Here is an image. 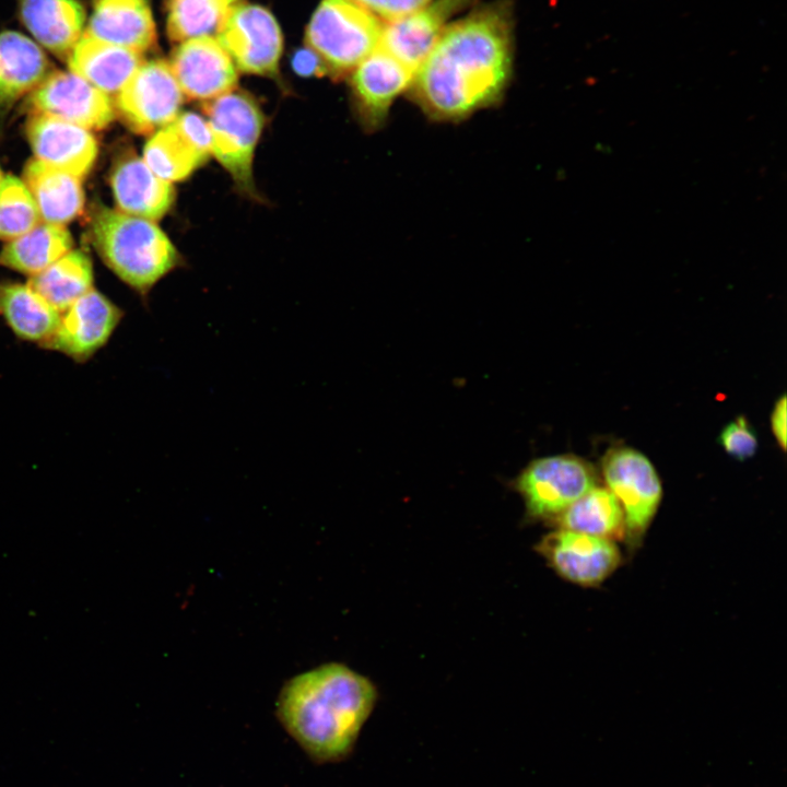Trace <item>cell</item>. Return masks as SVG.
<instances>
[{
  "label": "cell",
  "instance_id": "cell-1",
  "mask_svg": "<svg viewBox=\"0 0 787 787\" xmlns=\"http://www.w3.org/2000/svg\"><path fill=\"white\" fill-rule=\"evenodd\" d=\"M513 62V7L497 0L446 26L408 92L428 119L458 122L503 98Z\"/></svg>",
  "mask_w": 787,
  "mask_h": 787
},
{
  "label": "cell",
  "instance_id": "cell-2",
  "mask_svg": "<svg viewBox=\"0 0 787 787\" xmlns=\"http://www.w3.org/2000/svg\"><path fill=\"white\" fill-rule=\"evenodd\" d=\"M377 701L375 685L342 663L289 680L277 701L286 732L315 763L340 762L353 751Z\"/></svg>",
  "mask_w": 787,
  "mask_h": 787
},
{
  "label": "cell",
  "instance_id": "cell-3",
  "mask_svg": "<svg viewBox=\"0 0 787 787\" xmlns=\"http://www.w3.org/2000/svg\"><path fill=\"white\" fill-rule=\"evenodd\" d=\"M95 249L108 268L142 296L180 263V256L155 221L97 208L91 220Z\"/></svg>",
  "mask_w": 787,
  "mask_h": 787
},
{
  "label": "cell",
  "instance_id": "cell-4",
  "mask_svg": "<svg viewBox=\"0 0 787 787\" xmlns=\"http://www.w3.org/2000/svg\"><path fill=\"white\" fill-rule=\"evenodd\" d=\"M384 23L354 0H322L306 30V43L328 73H351L380 44Z\"/></svg>",
  "mask_w": 787,
  "mask_h": 787
},
{
  "label": "cell",
  "instance_id": "cell-5",
  "mask_svg": "<svg viewBox=\"0 0 787 787\" xmlns=\"http://www.w3.org/2000/svg\"><path fill=\"white\" fill-rule=\"evenodd\" d=\"M207 103L211 155L239 190L255 195L254 156L265 124L259 105L248 94L236 91Z\"/></svg>",
  "mask_w": 787,
  "mask_h": 787
},
{
  "label": "cell",
  "instance_id": "cell-6",
  "mask_svg": "<svg viewBox=\"0 0 787 787\" xmlns=\"http://www.w3.org/2000/svg\"><path fill=\"white\" fill-rule=\"evenodd\" d=\"M595 485L592 466L568 454L531 460L514 480L526 514L533 519L557 517Z\"/></svg>",
  "mask_w": 787,
  "mask_h": 787
},
{
  "label": "cell",
  "instance_id": "cell-7",
  "mask_svg": "<svg viewBox=\"0 0 787 787\" xmlns=\"http://www.w3.org/2000/svg\"><path fill=\"white\" fill-rule=\"evenodd\" d=\"M601 466L607 488L623 509L625 537L632 544H637L661 502L660 478L644 454L625 446L610 448Z\"/></svg>",
  "mask_w": 787,
  "mask_h": 787
},
{
  "label": "cell",
  "instance_id": "cell-8",
  "mask_svg": "<svg viewBox=\"0 0 787 787\" xmlns=\"http://www.w3.org/2000/svg\"><path fill=\"white\" fill-rule=\"evenodd\" d=\"M184 94L169 63L143 61L116 95V109L134 132L153 133L180 113Z\"/></svg>",
  "mask_w": 787,
  "mask_h": 787
},
{
  "label": "cell",
  "instance_id": "cell-9",
  "mask_svg": "<svg viewBox=\"0 0 787 787\" xmlns=\"http://www.w3.org/2000/svg\"><path fill=\"white\" fill-rule=\"evenodd\" d=\"M236 69L277 78L283 40L274 16L263 7L237 3L216 37Z\"/></svg>",
  "mask_w": 787,
  "mask_h": 787
},
{
  "label": "cell",
  "instance_id": "cell-10",
  "mask_svg": "<svg viewBox=\"0 0 787 787\" xmlns=\"http://www.w3.org/2000/svg\"><path fill=\"white\" fill-rule=\"evenodd\" d=\"M210 155L207 120L186 111L151 134L142 158L154 174L174 184L190 176Z\"/></svg>",
  "mask_w": 787,
  "mask_h": 787
},
{
  "label": "cell",
  "instance_id": "cell-11",
  "mask_svg": "<svg viewBox=\"0 0 787 787\" xmlns=\"http://www.w3.org/2000/svg\"><path fill=\"white\" fill-rule=\"evenodd\" d=\"M28 107L87 130L103 129L115 117L109 96L71 71L50 72L31 92Z\"/></svg>",
  "mask_w": 787,
  "mask_h": 787
},
{
  "label": "cell",
  "instance_id": "cell-12",
  "mask_svg": "<svg viewBox=\"0 0 787 787\" xmlns=\"http://www.w3.org/2000/svg\"><path fill=\"white\" fill-rule=\"evenodd\" d=\"M122 317L116 304L91 289L61 313L56 331L42 346L87 361L109 341Z\"/></svg>",
  "mask_w": 787,
  "mask_h": 787
},
{
  "label": "cell",
  "instance_id": "cell-13",
  "mask_svg": "<svg viewBox=\"0 0 787 787\" xmlns=\"http://www.w3.org/2000/svg\"><path fill=\"white\" fill-rule=\"evenodd\" d=\"M537 550L557 575L584 587L601 584L622 560L613 540L560 528L544 536Z\"/></svg>",
  "mask_w": 787,
  "mask_h": 787
},
{
  "label": "cell",
  "instance_id": "cell-14",
  "mask_svg": "<svg viewBox=\"0 0 787 787\" xmlns=\"http://www.w3.org/2000/svg\"><path fill=\"white\" fill-rule=\"evenodd\" d=\"M414 72L380 45L351 72V92L362 126L378 130L402 92L408 91Z\"/></svg>",
  "mask_w": 787,
  "mask_h": 787
},
{
  "label": "cell",
  "instance_id": "cell-15",
  "mask_svg": "<svg viewBox=\"0 0 787 787\" xmlns=\"http://www.w3.org/2000/svg\"><path fill=\"white\" fill-rule=\"evenodd\" d=\"M169 67L184 96L212 101L234 91L237 69L214 37H196L178 43Z\"/></svg>",
  "mask_w": 787,
  "mask_h": 787
},
{
  "label": "cell",
  "instance_id": "cell-16",
  "mask_svg": "<svg viewBox=\"0 0 787 787\" xmlns=\"http://www.w3.org/2000/svg\"><path fill=\"white\" fill-rule=\"evenodd\" d=\"M31 114L26 136L36 160L80 179L87 175L97 156L90 130L50 115Z\"/></svg>",
  "mask_w": 787,
  "mask_h": 787
},
{
  "label": "cell",
  "instance_id": "cell-17",
  "mask_svg": "<svg viewBox=\"0 0 787 787\" xmlns=\"http://www.w3.org/2000/svg\"><path fill=\"white\" fill-rule=\"evenodd\" d=\"M473 0H430L421 9L387 22L380 46L415 72L450 19Z\"/></svg>",
  "mask_w": 787,
  "mask_h": 787
},
{
  "label": "cell",
  "instance_id": "cell-18",
  "mask_svg": "<svg viewBox=\"0 0 787 787\" xmlns=\"http://www.w3.org/2000/svg\"><path fill=\"white\" fill-rule=\"evenodd\" d=\"M110 186L117 210L151 221L163 218L176 197L173 183L158 177L142 157L133 153L116 162Z\"/></svg>",
  "mask_w": 787,
  "mask_h": 787
},
{
  "label": "cell",
  "instance_id": "cell-19",
  "mask_svg": "<svg viewBox=\"0 0 787 787\" xmlns=\"http://www.w3.org/2000/svg\"><path fill=\"white\" fill-rule=\"evenodd\" d=\"M95 1L84 33L139 54L155 45V24L145 0Z\"/></svg>",
  "mask_w": 787,
  "mask_h": 787
},
{
  "label": "cell",
  "instance_id": "cell-20",
  "mask_svg": "<svg viewBox=\"0 0 787 787\" xmlns=\"http://www.w3.org/2000/svg\"><path fill=\"white\" fill-rule=\"evenodd\" d=\"M72 73L108 96L117 95L143 62L142 54L115 46L83 33L68 58Z\"/></svg>",
  "mask_w": 787,
  "mask_h": 787
},
{
  "label": "cell",
  "instance_id": "cell-21",
  "mask_svg": "<svg viewBox=\"0 0 787 787\" xmlns=\"http://www.w3.org/2000/svg\"><path fill=\"white\" fill-rule=\"evenodd\" d=\"M22 23L34 38L58 58L67 60L80 39L85 10L78 0H17Z\"/></svg>",
  "mask_w": 787,
  "mask_h": 787
},
{
  "label": "cell",
  "instance_id": "cell-22",
  "mask_svg": "<svg viewBox=\"0 0 787 787\" xmlns=\"http://www.w3.org/2000/svg\"><path fill=\"white\" fill-rule=\"evenodd\" d=\"M23 183L42 222L64 226L83 211L85 198L81 180L69 173L34 158L24 168Z\"/></svg>",
  "mask_w": 787,
  "mask_h": 787
},
{
  "label": "cell",
  "instance_id": "cell-23",
  "mask_svg": "<svg viewBox=\"0 0 787 787\" xmlns=\"http://www.w3.org/2000/svg\"><path fill=\"white\" fill-rule=\"evenodd\" d=\"M49 69L47 56L31 38L15 31L0 33V103L32 92Z\"/></svg>",
  "mask_w": 787,
  "mask_h": 787
},
{
  "label": "cell",
  "instance_id": "cell-24",
  "mask_svg": "<svg viewBox=\"0 0 787 787\" xmlns=\"http://www.w3.org/2000/svg\"><path fill=\"white\" fill-rule=\"evenodd\" d=\"M0 312L12 332L40 346L56 331L61 313L27 284H8L0 289Z\"/></svg>",
  "mask_w": 787,
  "mask_h": 787
},
{
  "label": "cell",
  "instance_id": "cell-25",
  "mask_svg": "<svg viewBox=\"0 0 787 787\" xmlns=\"http://www.w3.org/2000/svg\"><path fill=\"white\" fill-rule=\"evenodd\" d=\"M554 520L560 529L613 541L625 537L623 509L608 488L595 485Z\"/></svg>",
  "mask_w": 787,
  "mask_h": 787
},
{
  "label": "cell",
  "instance_id": "cell-26",
  "mask_svg": "<svg viewBox=\"0 0 787 787\" xmlns=\"http://www.w3.org/2000/svg\"><path fill=\"white\" fill-rule=\"evenodd\" d=\"M72 245V236L64 226L40 222L9 240L0 252V265L34 275L71 250Z\"/></svg>",
  "mask_w": 787,
  "mask_h": 787
},
{
  "label": "cell",
  "instance_id": "cell-27",
  "mask_svg": "<svg viewBox=\"0 0 787 787\" xmlns=\"http://www.w3.org/2000/svg\"><path fill=\"white\" fill-rule=\"evenodd\" d=\"M60 313L93 289L92 260L82 250H69L27 282Z\"/></svg>",
  "mask_w": 787,
  "mask_h": 787
},
{
  "label": "cell",
  "instance_id": "cell-28",
  "mask_svg": "<svg viewBox=\"0 0 787 787\" xmlns=\"http://www.w3.org/2000/svg\"><path fill=\"white\" fill-rule=\"evenodd\" d=\"M238 0H168L166 31L180 43L218 35Z\"/></svg>",
  "mask_w": 787,
  "mask_h": 787
},
{
  "label": "cell",
  "instance_id": "cell-29",
  "mask_svg": "<svg viewBox=\"0 0 787 787\" xmlns=\"http://www.w3.org/2000/svg\"><path fill=\"white\" fill-rule=\"evenodd\" d=\"M36 203L20 178L0 180V239L12 240L40 223Z\"/></svg>",
  "mask_w": 787,
  "mask_h": 787
},
{
  "label": "cell",
  "instance_id": "cell-30",
  "mask_svg": "<svg viewBox=\"0 0 787 787\" xmlns=\"http://www.w3.org/2000/svg\"><path fill=\"white\" fill-rule=\"evenodd\" d=\"M718 442L728 455L738 460L752 457L757 449L756 434L744 416L728 423Z\"/></svg>",
  "mask_w": 787,
  "mask_h": 787
},
{
  "label": "cell",
  "instance_id": "cell-31",
  "mask_svg": "<svg viewBox=\"0 0 787 787\" xmlns=\"http://www.w3.org/2000/svg\"><path fill=\"white\" fill-rule=\"evenodd\" d=\"M386 22L396 21L421 9L430 0H354Z\"/></svg>",
  "mask_w": 787,
  "mask_h": 787
},
{
  "label": "cell",
  "instance_id": "cell-32",
  "mask_svg": "<svg viewBox=\"0 0 787 787\" xmlns=\"http://www.w3.org/2000/svg\"><path fill=\"white\" fill-rule=\"evenodd\" d=\"M293 70L301 77H320L328 73L321 58L308 46L297 49L291 59Z\"/></svg>",
  "mask_w": 787,
  "mask_h": 787
},
{
  "label": "cell",
  "instance_id": "cell-33",
  "mask_svg": "<svg viewBox=\"0 0 787 787\" xmlns=\"http://www.w3.org/2000/svg\"><path fill=\"white\" fill-rule=\"evenodd\" d=\"M773 434L783 450H786V396L783 395L775 403L771 414Z\"/></svg>",
  "mask_w": 787,
  "mask_h": 787
},
{
  "label": "cell",
  "instance_id": "cell-34",
  "mask_svg": "<svg viewBox=\"0 0 787 787\" xmlns=\"http://www.w3.org/2000/svg\"><path fill=\"white\" fill-rule=\"evenodd\" d=\"M0 180H1V171H0Z\"/></svg>",
  "mask_w": 787,
  "mask_h": 787
}]
</instances>
